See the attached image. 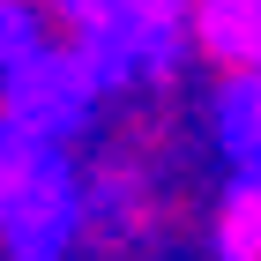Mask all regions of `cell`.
<instances>
[{"instance_id":"obj_1","label":"cell","mask_w":261,"mask_h":261,"mask_svg":"<svg viewBox=\"0 0 261 261\" xmlns=\"http://www.w3.org/2000/svg\"><path fill=\"white\" fill-rule=\"evenodd\" d=\"M82 217V194L38 142H8V246L15 261H53Z\"/></svg>"},{"instance_id":"obj_3","label":"cell","mask_w":261,"mask_h":261,"mask_svg":"<svg viewBox=\"0 0 261 261\" xmlns=\"http://www.w3.org/2000/svg\"><path fill=\"white\" fill-rule=\"evenodd\" d=\"M209 239H217V261H261V172H239V187H224Z\"/></svg>"},{"instance_id":"obj_2","label":"cell","mask_w":261,"mask_h":261,"mask_svg":"<svg viewBox=\"0 0 261 261\" xmlns=\"http://www.w3.org/2000/svg\"><path fill=\"white\" fill-rule=\"evenodd\" d=\"M179 15H187V53L217 67L224 90L261 67V0H179Z\"/></svg>"},{"instance_id":"obj_4","label":"cell","mask_w":261,"mask_h":261,"mask_svg":"<svg viewBox=\"0 0 261 261\" xmlns=\"http://www.w3.org/2000/svg\"><path fill=\"white\" fill-rule=\"evenodd\" d=\"M8 8H53V0H8Z\"/></svg>"}]
</instances>
